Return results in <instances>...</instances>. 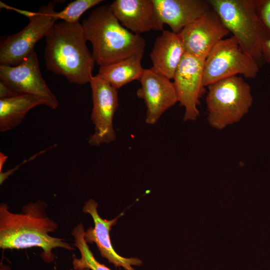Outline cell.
<instances>
[{
  "label": "cell",
  "instance_id": "obj_1",
  "mask_svg": "<svg viewBox=\"0 0 270 270\" xmlns=\"http://www.w3.org/2000/svg\"><path fill=\"white\" fill-rule=\"evenodd\" d=\"M46 204L38 200L24 205L22 212L9 210L6 204L0 205V248L24 249L37 247L42 252L40 256L47 263L54 260L52 250L62 248L73 250L64 239L51 236L58 224L46 212Z\"/></svg>",
  "mask_w": 270,
  "mask_h": 270
},
{
  "label": "cell",
  "instance_id": "obj_2",
  "mask_svg": "<svg viewBox=\"0 0 270 270\" xmlns=\"http://www.w3.org/2000/svg\"><path fill=\"white\" fill-rule=\"evenodd\" d=\"M46 68L79 85L90 82L95 61L89 51L82 24L55 23L45 36Z\"/></svg>",
  "mask_w": 270,
  "mask_h": 270
},
{
  "label": "cell",
  "instance_id": "obj_3",
  "mask_svg": "<svg viewBox=\"0 0 270 270\" xmlns=\"http://www.w3.org/2000/svg\"><path fill=\"white\" fill-rule=\"evenodd\" d=\"M82 25L86 40L92 44L93 58L100 67L144 50V39L124 27L109 5L93 10Z\"/></svg>",
  "mask_w": 270,
  "mask_h": 270
},
{
  "label": "cell",
  "instance_id": "obj_4",
  "mask_svg": "<svg viewBox=\"0 0 270 270\" xmlns=\"http://www.w3.org/2000/svg\"><path fill=\"white\" fill-rule=\"evenodd\" d=\"M210 7L242 50L258 62L269 37L258 12L256 0H210Z\"/></svg>",
  "mask_w": 270,
  "mask_h": 270
},
{
  "label": "cell",
  "instance_id": "obj_5",
  "mask_svg": "<svg viewBox=\"0 0 270 270\" xmlns=\"http://www.w3.org/2000/svg\"><path fill=\"white\" fill-rule=\"evenodd\" d=\"M208 87L207 120L216 130H222L240 121L252 104L250 87L241 76L225 78Z\"/></svg>",
  "mask_w": 270,
  "mask_h": 270
},
{
  "label": "cell",
  "instance_id": "obj_6",
  "mask_svg": "<svg viewBox=\"0 0 270 270\" xmlns=\"http://www.w3.org/2000/svg\"><path fill=\"white\" fill-rule=\"evenodd\" d=\"M259 70L258 62L245 52L232 36L218 42L208 54L204 64L203 85L208 86L238 74L254 78Z\"/></svg>",
  "mask_w": 270,
  "mask_h": 270
},
{
  "label": "cell",
  "instance_id": "obj_7",
  "mask_svg": "<svg viewBox=\"0 0 270 270\" xmlns=\"http://www.w3.org/2000/svg\"><path fill=\"white\" fill-rule=\"evenodd\" d=\"M56 2L42 6L29 23L19 32L2 38L0 42V64L15 66L32 51L36 44L45 37L58 20Z\"/></svg>",
  "mask_w": 270,
  "mask_h": 270
},
{
  "label": "cell",
  "instance_id": "obj_8",
  "mask_svg": "<svg viewBox=\"0 0 270 270\" xmlns=\"http://www.w3.org/2000/svg\"><path fill=\"white\" fill-rule=\"evenodd\" d=\"M0 81L17 94H28L44 101V105L56 109L58 102L44 80L36 52L32 51L17 66H0Z\"/></svg>",
  "mask_w": 270,
  "mask_h": 270
},
{
  "label": "cell",
  "instance_id": "obj_9",
  "mask_svg": "<svg viewBox=\"0 0 270 270\" xmlns=\"http://www.w3.org/2000/svg\"><path fill=\"white\" fill-rule=\"evenodd\" d=\"M89 83L93 104L91 120L94 132L88 142L98 146L111 143L116 138L113 119L118 106V90L96 75L92 77Z\"/></svg>",
  "mask_w": 270,
  "mask_h": 270
},
{
  "label": "cell",
  "instance_id": "obj_10",
  "mask_svg": "<svg viewBox=\"0 0 270 270\" xmlns=\"http://www.w3.org/2000/svg\"><path fill=\"white\" fill-rule=\"evenodd\" d=\"M204 62L184 53L172 79L178 102L184 108L185 121H194L200 115L198 106L204 88Z\"/></svg>",
  "mask_w": 270,
  "mask_h": 270
},
{
  "label": "cell",
  "instance_id": "obj_11",
  "mask_svg": "<svg viewBox=\"0 0 270 270\" xmlns=\"http://www.w3.org/2000/svg\"><path fill=\"white\" fill-rule=\"evenodd\" d=\"M230 34L210 7L178 33L185 53L205 60L212 48Z\"/></svg>",
  "mask_w": 270,
  "mask_h": 270
},
{
  "label": "cell",
  "instance_id": "obj_12",
  "mask_svg": "<svg viewBox=\"0 0 270 270\" xmlns=\"http://www.w3.org/2000/svg\"><path fill=\"white\" fill-rule=\"evenodd\" d=\"M139 81L141 86L136 94L146 106L145 122L154 124L166 110L178 102L174 83L152 68L144 69Z\"/></svg>",
  "mask_w": 270,
  "mask_h": 270
},
{
  "label": "cell",
  "instance_id": "obj_13",
  "mask_svg": "<svg viewBox=\"0 0 270 270\" xmlns=\"http://www.w3.org/2000/svg\"><path fill=\"white\" fill-rule=\"evenodd\" d=\"M98 203L90 198L85 202L82 210L92 216L94 228L90 227L84 232V240L90 244L94 243L99 250L101 256L108 260L109 262L116 268L122 267L126 270H135L132 266H140L142 261L138 258H126L118 254L112 246L110 232L119 216L107 220L102 218L98 212Z\"/></svg>",
  "mask_w": 270,
  "mask_h": 270
},
{
  "label": "cell",
  "instance_id": "obj_14",
  "mask_svg": "<svg viewBox=\"0 0 270 270\" xmlns=\"http://www.w3.org/2000/svg\"><path fill=\"white\" fill-rule=\"evenodd\" d=\"M155 30H163L164 24L176 34L202 16L210 8L208 0H152Z\"/></svg>",
  "mask_w": 270,
  "mask_h": 270
},
{
  "label": "cell",
  "instance_id": "obj_15",
  "mask_svg": "<svg viewBox=\"0 0 270 270\" xmlns=\"http://www.w3.org/2000/svg\"><path fill=\"white\" fill-rule=\"evenodd\" d=\"M109 6L120 24L131 32L140 34L155 30L152 0H115Z\"/></svg>",
  "mask_w": 270,
  "mask_h": 270
},
{
  "label": "cell",
  "instance_id": "obj_16",
  "mask_svg": "<svg viewBox=\"0 0 270 270\" xmlns=\"http://www.w3.org/2000/svg\"><path fill=\"white\" fill-rule=\"evenodd\" d=\"M185 53L178 34L163 30L155 40L150 58L157 73L172 80L174 73Z\"/></svg>",
  "mask_w": 270,
  "mask_h": 270
},
{
  "label": "cell",
  "instance_id": "obj_17",
  "mask_svg": "<svg viewBox=\"0 0 270 270\" xmlns=\"http://www.w3.org/2000/svg\"><path fill=\"white\" fill-rule=\"evenodd\" d=\"M144 52H138L124 59L100 67L96 76L116 90L134 80H139L144 70L141 64Z\"/></svg>",
  "mask_w": 270,
  "mask_h": 270
},
{
  "label": "cell",
  "instance_id": "obj_18",
  "mask_svg": "<svg viewBox=\"0 0 270 270\" xmlns=\"http://www.w3.org/2000/svg\"><path fill=\"white\" fill-rule=\"evenodd\" d=\"M44 105L41 99L28 94L0 100V131L6 132L18 126L32 108Z\"/></svg>",
  "mask_w": 270,
  "mask_h": 270
},
{
  "label": "cell",
  "instance_id": "obj_19",
  "mask_svg": "<svg viewBox=\"0 0 270 270\" xmlns=\"http://www.w3.org/2000/svg\"><path fill=\"white\" fill-rule=\"evenodd\" d=\"M84 226L82 224L76 225L72 232L74 241V244L79 250L80 254V258H74L73 259L72 266L74 270H110L96 259L84 240Z\"/></svg>",
  "mask_w": 270,
  "mask_h": 270
},
{
  "label": "cell",
  "instance_id": "obj_20",
  "mask_svg": "<svg viewBox=\"0 0 270 270\" xmlns=\"http://www.w3.org/2000/svg\"><path fill=\"white\" fill-rule=\"evenodd\" d=\"M102 0H76L70 2L62 10L57 12L58 20L70 24L79 22L80 16L86 10L101 3Z\"/></svg>",
  "mask_w": 270,
  "mask_h": 270
},
{
  "label": "cell",
  "instance_id": "obj_21",
  "mask_svg": "<svg viewBox=\"0 0 270 270\" xmlns=\"http://www.w3.org/2000/svg\"><path fill=\"white\" fill-rule=\"evenodd\" d=\"M259 17L264 28L270 30V0H256Z\"/></svg>",
  "mask_w": 270,
  "mask_h": 270
},
{
  "label": "cell",
  "instance_id": "obj_22",
  "mask_svg": "<svg viewBox=\"0 0 270 270\" xmlns=\"http://www.w3.org/2000/svg\"><path fill=\"white\" fill-rule=\"evenodd\" d=\"M18 94L3 82L0 81V100L14 96Z\"/></svg>",
  "mask_w": 270,
  "mask_h": 270
},
{
  "label": "cell",
  "instance_id": "obj_23",
  "mask_svg": "<svg viewBox=\"0 0 270 270\" xmlns=\"http://www.w3.org/2000/svg\"><path fill=\"white\" fill-rule=\"evenodd\" d=\"M0 6L1 8H5L8 10H14L18 12L19 14L26 16L28 18L32 17L36 14V12H30L28 10L18 9L14 8L10 6H8L2 2H0Z\"/></svg>",
  "mask_w": 270,
  "mask_h": 270
},
{
  "label": "cell",
  "instance_id": "obj_24",
  "mask_svg": "<svg viewBox=\"0 0 270 270\" xmlns=\"http://www.w3.org/2000/svg\"><path fill=\"white\" fill-rule=\"evenodd\" d=\"M262 54V58L270 64V36L264 44Z\"/></svg>",
  "mask_w": 270,
  "mask_h": 270
},
{
  "label": "cell",
  "instance_id": "obj_25",
  "mask_svg": "<svg viewBox=\"0 0 270 270\" xmlns=\"http://www.w3.org/2000/svg\"><path fill=\"white\" fill-rule=\"evenodd\" d=\"M8 156L2 152L0 154V172H2V168L6 162Z\"/></svg>",
  "mask_w": 270,
  "mask_h": 270
},
{
  "label": "cell",
  "instance_id": "obj_26",
  "mask_svg": "<svg viewBox=\"0 0 270 270\" xmlns=\"http://www.w3.org/2000/svg\"><path fill=\"white\" fill-rule=\"evenodd\" d=\"M0 270H10V268L7 264H1Z\"/></svg>",
  "mask_w": 270,
  "mask_h": 270
},
{
  "label": "cell",
  "instance_id": "obj_27",
  "mask_svg": "<svg viewBox=\"0 0 270 270\" xmlns=\"http://www.w3.org/2000/svg\"><path fill=\"white\" fill-rule=\"evenodd\" d=\"M90 270L88 269H82V270Z\"/></svg>",
  "mask_w": 270,
  "mask_h": 270
},
{
  "label": "cell",
  "instance_id": "obj_28",
  "mask_svg": "<svg viewBox=\"0 0 270 270\" xmlns=\"http://www.w3.org/2000/svg\"><path fill=\"white\" fill-rule=\"evenodd\" d=\"M70 270H74L73 269H70Z\"/></svg>",
  "mask_w": 270,
  "mask_h": 270
}]
</instances>
